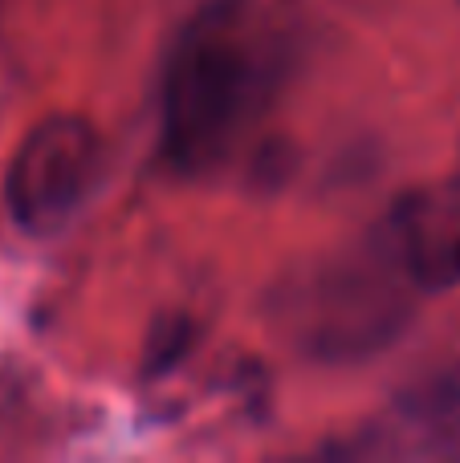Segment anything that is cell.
I'll return each mask as SVG.
<instances>
[{
  "label": "cell",
  "instance_id": "277c9868",
  "mask_svg": "<svg viewBox=\"0 0 460 463\" xmlns=\"http://www.w3.org/2000/svg\"><path fill=\"white\" fill-rule=\"evenodd\" d=\"M412 293H445L460 285V179L424 184L396 200L375 232Z\"/></svg>",
  "mask_w": 460,
  "mask_h": 463
},
{
  "label": "cell",
  "instance_id": "3957f363",
  "mask_svg": "<svg viewBox=\"0 0 460 463\" xmlns=\"http://www.w3.org/2000/svg\"><path fill=\"white\" fill-rule=\"evenodd\" d=\"M102 179V135L81 114H49L16 143L5 171V203L24 236L65 232Z\"/></svg>",
  "mask_w": 460,
  "mask_h": 463
},
{
  "label": "cell",
  "instance_id": "5b68a950",
  "mask_svg": "<svg viewBox=\"0 0 460 463\" xmlns=\"http://www.w3.org/2000/svg\"><path fill=\"white\" fill-rule=\"evenodd\" d=\"M342 451L367 459H460V374L404 391Z\"/></svg>",
  "mask_w": 460,
  "mask_h": 463
},
{
  "label": "cell",
  "instance_id": "6da1fadb",
  "mask_svg": "<svg viewBox=\"0 0 460 463\" xmlns=\"http://www.w3.org/2000/svg\"><path fill=\"white\" fill-rule=\"evenodd\" d=\"M282 78V41L261 0H208L163 65L159 151L179 175H208L261 118Z\"/></svg>",
  "mask_w": 460,
  "mask_h": 463
},
{
  "label": "cell",
  "instance_id": "7a4b0ae2",
  "mask_svg": "<svg viewBox=\"0 0 460 463\" xmlns=\"http://www.w3.org/2000/svg\"><path fill=\"white\" fill-rule=\"evenodd\" d=\"M407 297L412 285L371 240L367 252L290 272L269 297V313L285 342L306 358L359 362L399 337L412 313Z\"/></svg>",
  "mask_w": 460,
  "mask_h": 463
}]
</instances>
